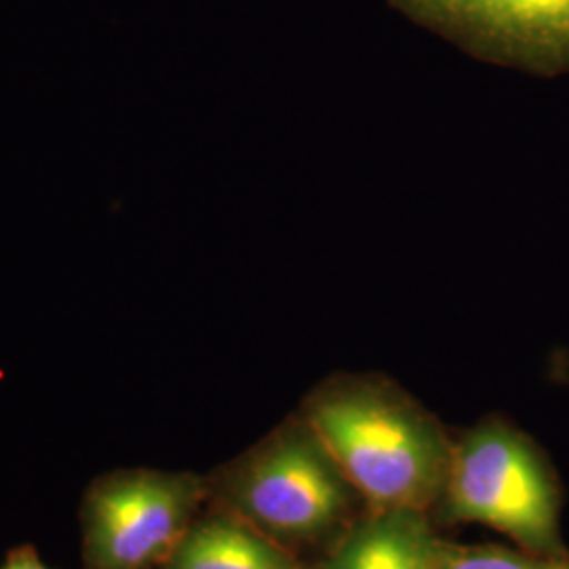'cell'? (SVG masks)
Returning a JSON list of instances; mask_svg holds the SVG:
<instances>
[{
  "mask_svg": "<svg viewBox=\"0 0 569 569\" xmlns=\"http://www.w3.org/2000/svg\"><path fill=\"white\" fill-rule=\"evenodd\" d=\"M439 569H569L568 561H536L502 550H468L451 555Z\"/></svg>",
  "mask_w": 569,
  "mask_h": 569,
  "instance_id": "cell-8",
  "label": "cell"
},
{
  "mask_svg": "<svg viewBox=\"0 0 569 569\" xmlns=\"http://www.w3.org/2000/svg\"><path fill=\"white\" fill-rule=\"evenodd\" d=\"M199 500L190 477L122 472L89 491L82 515L87 569H150L164 563L188 531Z\"/></svg>",
  "mask_w": 569,
  "mask_h": 569,
  "instance_id": "cell-2",
  "label": "cell"
},
{
  "mask_svg": "<svg viewBox=\"0 0 569 569\" xmlns=\"http://www.w3.org/2000/svg\"><path fill=\"white\" fill-rule=\"evenodd\" d=\"M470 53L526 68H568L569 0H390Z\"/></svg>",
  "mask_w": 569,
  "mask_h": 569,
  "instance_id": "cell-5",
  "label": "cell"
},
{
  "mask_svg": "<svg viewBox=\"0 0 569 569\" xmlns=\"http://www.w3.org/2000/svg\"><path fill=\"white\" fill-rule=\"evenodd\" d=\"M451 515L500 529L529 547L555 538L557 509L549 479L528 446L512 432L472 435L448 470Z\"/></svg>",
  "mask_w": 569,
  "mask_h": 569,
  "instance_id": "cell-3",
  "label": "cell"
},
{
  "mask_svg": "<svg viewBox=\"0 0 569 569\" xmlns=\"http://www.w3.org/2000/svg\"><path fill=\"white\" fill-rule=\"evenodd\" d=\"M0 569H51L49 566H44L41 561V557L37 555V550L30 549H18L13 550L7 559V563Z\"/></svg>",
  "mask_w": 569,
  "mask_h": 569,
  "instance_id": "cell-9",
  "label": "cell"
},
{
  "mask_svg": "<svg viewBox=\"0 0 569 569\" xmlns=\"http://www.w3.org/2000/svg\"><path fill=\"white\" fill-rule=\"evenodd\" d=\"M239 517L279 538H308L331 528L348 507V481L308 428L256 456L234 483Z\"/></svg>",
  "mask_w": 569,
  "mask_h": 569,
  "instance_id": "cell-4",
  "label": "cell"
},
{
  "mask_svg": "<svg viewBox=\"0 0 569 569\" xmlns=\"http://www.w3.org/2000/svg\"><path fill=\"white\" fill-rule=\"evenodd\" d=\"M167 569H300L243 517H211L188 528L164 561Z\"/></svg>",
  "mask_w": 569,
  "mask_h": 569,
  "instance_id": "cell-7",
  "label": "cell"
},
{
  "mask_svg": "<svg viewBox=\"0 0 569 569\" xmlns=\"http://www.w3.org/2000/svg\"><path fill=\"white\" fill-rule=\"evenodd\" d=\"M441 561L443 552L422 510H380L323 569H439Z\"/></svg>",
  "mask_w": 569,
  "mask_h": 569,
  "instance_id": "cell-6",
  "label": "cell"
},
{
  "mask_svg": "<svg viewBox=\"0 0 569 569\" xmlns=\"http://www.w3.org/2000/svg\"><path fill=\"white\" fill-rule=\"evenodd\" d=\"M310 430L350 488L380 510H422L448 475L443 446L403 403L369 388L323 397Z\"/></svg>",
  "mask_w": 569,
  "mask_h": 569,
  "instance_id": "cell-1",
  "label": "cell"
}]
</instances>
